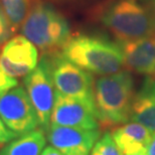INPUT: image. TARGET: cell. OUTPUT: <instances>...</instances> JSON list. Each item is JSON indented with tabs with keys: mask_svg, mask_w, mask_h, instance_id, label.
Returning a JSON list of instances; mask_svg holds the SVG:
<instances>
[{
	"mask_svg": "<svg viewBox=\"0 0 155 155\" xmlns=\"http://www.w3.org/2000/svg\"><path fill=\"white\" fill-rule=\"evenodd\" d=\"M134 82L128 71H120L95 81L94 101L100 130L114 129L130 120Z\"/></svg>",
	"mask_w": 155,
	"mask_h": 155,
	"instance_id": "1",
	"label": "cell"
},
{
	"mask_svg": "<svg viewBox=\"0 0 155 155\" xmlns=\"http://www.w3.org/2000/svg\"><path fill=\"white\" fill-rule=\"evenodd\" d=\"M61 54L83 70L100 76L116 74L124 66L123 54L118 43L96 36L71 38Z\"/></svg>",
	"mask_w": 155,
	"mask_h": 155,
	"instance_id": "2",
	"label": "cell"
},
{
	"mask_svg": "<svg viewBox=\"0 0 155 155\" xmlns=\"http://www.w3.org/2000/svg\"><path fill=\"white\" fill-rule=\"evenodd\" d=\"M21 32L43 55L60 54L72 38L70 25L64 15L45 3L31 7L21 25Z\"/></svg>",
	"mask_w": 155,
	"mask_h": 155,
	"instance_id": "3",
	"label": "cell"
},
{
	"mask_svg": "<svg viewBox=\"0 0 155 155\" xmlns=\"http://www.w3.org/2000/svg\"><path fill=\"white\" fill-rule=\"evenodd\" d=\"M101 20L118 41L155 35V22L149 8L139 0H115L105 8Z\"/></svg>",
	"mask_w": 155,
	"mask_h": 155,
	"instance_id": "4",
	"label": "cell"
},
{
	"mask_svg": "<svg viewBox=\"0 0 155 155\" xmlns=\"http://www.w3.org/2000/svg\"><path fill=\"white\" fill-rule=\"evenodd\" d=\"M45 57L49 63L55 92L66 97L95 102V82L91 74L68 61L61 54Z\"/></svg>",
	"mask_w": 155,
	"mask_h": 155,
	"instance_id": "5",
	"label": "cell"
},
{
	"mask_svg": "<svg viewBox=\"0 0 155 155\" xmlns=\"http://www.w3.org/2000/svg\"><path fill=\"white\" fill-rule=\"evenodd\" d=\"M0 117L7 128L18 136L39 126L36 111L22 87H15L0 98Z\"/></svg>",
	"mask_w": 155,
	"mask_h": 155,
	"instance_id": "6",
	"label": "cell"
},
{
	"mask_svg": "<svg viewBox=\"0 0 155 155\" xmlns=\"http://www.w3.org/2000/svg\"><path fill=\"white\" fill-rule=\"evenodd\" d=\"M27 95L31 101L39 120L42 131H48L55 100V91L52 83L48 60L43 55L40 63L24 79Z\"/></svg>",
	"mask_w": 155,
	"mask_h": 155,
	"instance_id": "7",
	"label": "cell"
},
{
	"mask_svg": "<svg viewBox=\"0 0 155 155\" xmlns=\"http://www.w3.org/2000/svg\"><path fill=\"white\" fill-rule=\"evenodd\" d=\"M51 125L87 130L100 129L95 102L66 97L55 92Z\"/></svg>",
	"mask_w": 155,
	"mask_h": 155,
	"instance_id": "8",
	"label": "cell"
},
{
	"mask_svg": "<svg viewBox=\"0 0 155 155\" xmlns=\"http://www.w3.org/2000/svg\"><path fill=\"white\" fill-rule=\"evenodd\" d=\"M38 54L35 45L25 36L8 39L0 51V68L12 78L26 77L38 67Z\"/></svg>",
	"mask_w": 155,
	"mask_h": 155,
	"instance_id": "9",
	"label": "cell"
},
{
	"mask_svg": "<svg viewBox=\"0 0 155 155\" xmlns=\"http://www.w3.org/2000/svg\"><path fill=\"white\" fill-rule=\"evenodd\" d=\"M100 129H80L51 125L46 131L49 143L64 155H90L100 138Z\"/></svg>",
	"mask_w": 155,
	"mask_h": 155,
	"instance_id": "10",
	"label": "cell"
},
{
	"mask_svg": "<svg viewBox=\"0 0 155 155\" xmlns=\"http://www.w3.org/2000/svg\"><path fill=\"white\" fill-rule=\"evenodd\" d=\"M124 67L132 72L155 77V35L127 41H118Z\"/></svg>",
	"mask_w": 155,
	"mask_h": 155,
	"instance_id": "11",
	"label": "cell"
},
{
	"mask_svg": "<svg viewBox=\"0 0 155 155\" xmlns=\"http://www.w3.org/2000/svg\"><path fill=\"white\" fill-rule=\"evenodd\" d=\"M111 134L122 155H145L152 138L149 130L136 122L118 126Z\"/></svg>",
	"mask_w": 155,
	"mask_h": 155,
	"instance_id": "12",
	"label": "cell"
},
{
	"mask_svg": "<svg viewBox=\"0 0 155 155\" xmlns=\"http://www.w3.org/2000/svg\"><path fill=\"white\" fill-rule=\"evenodd\" d=\"M130 120L143 125L155 134V77H148L134 95Z\"/></svg>",
	"mask_w": 155,
	"mask_h": 155,
	"instance_id": "13",
	"label": "cell"
},
{
	"mask_svg": "<svg viewBox=\"0 0 155 155\" xmlns=\"http://www.w3.org/2000/svg\"><path fill=\"white\" fill-rule=\"evenodd\" d=\"M45 143L43 131L36 129L11 141L0 151V155H40Z\"/></svg>",
	"mask_w": 155,
	"mask_h": 155,
	"instance_id": "14",
	"label": "cell"
},
{
	"mask_svg": "<svg viewBox=\"0 0 155 155\" xmlns=\"http://www.w3.org/2000/svg\"><path fill=\"white\" fill-rule=\"evenodd\" d=\"M3 12L15 31L22 25L30 11V0H0Z\"/></svg>",
	"mask_w": 155,
	"mask_h": 155,
	"instance_id": "15",
	"label": "cell"
},
{
	"mask_svg": "<svg viewBox=\"0 0 155 155\" xmlns=\"http://www.w3.org/2000/svg\"><path fill=\"white\" fill-rule=\"evenodd\" d=\"M90 155H122L110 132L105 131L96 142Z\"/></svg>",
	"mask_w": 155,
	"mask_h": 155,
	"instance_id": "16",
	"label": "cell"
},
{
	"mask_svg": "<svg viewBox=\"0 0 155 155\" xmlns=\"http://www.w3.org/2000/svg\"><path fill=\"white\" fill-rule=\"evenodd\" d=\"M14 30L11 27L10 23L6 18L4 12H3L1 6H0V45L11 38V35H13Z\"/></svg>",
	"mask_w": 155,
	"mask_h": 155,
	"instance_id": "17",
	"label": "cell"
},
{
	"mask_svg": "<svg viewBox=\"0 0 155 155\" xmlns=\"http://www.w3.org/2000/svg\"><path fill=\"white\" fill-rule=\"evenodd\" d=\"M17 84L18 82L15 78L8 76L0 68V98L4 94H6L8 91H10L11 89L15 88L17 86Z\"/></svg>",
	"mask_w": 155,
	"mask_h": 155,
	"instance_id": "18",
	"label": "cell"
},
{
	"mask_svg": "<svg viewBox=\"0 0 155 155\" xmlns=\"http://www.w3.org/2000/svg\"><path fill=\"white\" fill-rule=\"evenodd\" d=\"M17 136V134H15L14 132H12L10 129L7 128V126L5 125L1 119V117H0V143L3 144L6 143V142H9L13 140Z\"/></svg>",
	"mask_w": 155,
	"mask_h": 155,
	"instance_id": "19",
	"label": "cell"
},
{
	"mask_svg": "<svg viewBox=\"0 0 155 155\" xmlns=\"http://www.w3.org/2000/svg\"><path fill=\"white\" fill-rule=\"evenodd\" d=\"M40 155H64L61 151H58V149H55L54 147L52 146H48L46 147L45 150L42 151Z\"/></svg>",
	"mask_w": 155,
	"mask_h": 155,
	"instance_id": "20",
	"label": "cell"
},
{
	"mask_svg": "<svg viewBox=\"0 0 155 155\" xmlns=\"http://www.w3.org/2000/svg\"><path fill=\"white\" fill-rule=\"evenodd\" d=\"M145 155H155V134L152 135V138H151L150 143L148 145Z\"/></svg>",
	"mask_w": 155,
	"mask_h": 155,
	"instance_id": "21",
	"label": "cell"
},
{
	"mask_svg": "<svg viewBox=\"0 0 155 155\" xmlns=\"http://www.w3.org/2000/svg\"><path fill=\"white\" fill-rule=\"evenodd\" d=\"M149 1V4H148V8H149V11L151 15L153 17V20L155 22V0H148Z\"/></svg>",
	"mask_w": 155,
	"mask_h": 155,
	"instance_id": "22",
	"label": "cell"
}]
</instances>
